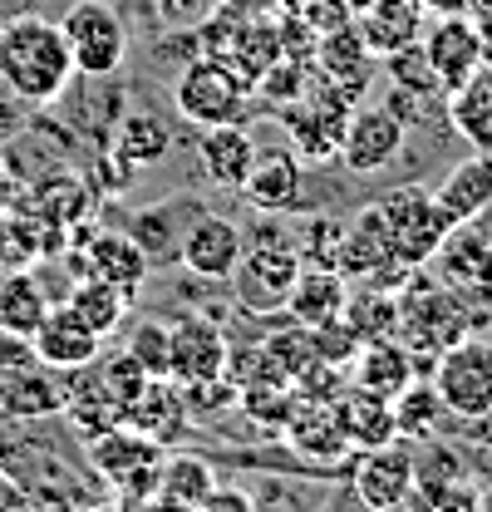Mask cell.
Wrapping results in <instances>:
<instances>
[{
    "instance_id": "cell-23",
    "label": "cell",
    "mask_w": 492,
    "mask_h": 512,
    "mask_svg": "<svg viewBox=\"0 0 492 512\" xmlns=\"http://www.w3.org/2000/svg\"><path fill=\"white\" fill-rule=\"evenodd\" d=\"M355 25H360V35H365L369 55L384 60V55H394V50L419 45V35H424V10H419V0H369L365 10L355 15Z\"/></svg>"
},
{
    "instance_id": "cell-44",
    "label": "cell",
    "mask_w": 492,
    "mask_h": 512,
    "mask_svg": "<svg viewBox=\"0 0 492 512\" xmlns=\"http://www.w3.org/2000/svg\"><path fill=\"white\" fill-rule=\"evenodd\" d=\"M468 25L478 30V40L488 45L492 55V0H468Z\"/></svg>"
},
{
    "instance_id": "cell-28",
    "label": "cell",
    "mask_w": 492,
    "mask_h": 512,
    "mask_svg": "<svg viewBox=\"0 0 492 512\" xmlns=\"http://www.w3.org/2000/svg\"><path fill=\"white\" fill-rule=\"evenodd\" d=\"M15 207L35 212L40 222L60 227L64 237H69V227H79V222H89V217H94V192L84 188L79 178H69V173H50L45 183H35L30 192H20V202H15Z\"/></svg>"
},
{
    "instance_id": "cell-21",
    "label": "cell",
    "mask_w": 492,
    "mask_h": 512,
    "mask_svg": "<svg viewBox=\"0 0 492 512\" xmlns=\"http://www.w3.org/2000/svg\"><path fill=\"white\" fill-rule=\"evenodd\" d=\"M256 153H261V143H256L242 124L202 128V143H197L202 173L227 192H242V183L251 178V168H256Z\"/></svg>"
},
{
    "instance_id": "cell-7",
    "label": "cell",
    "mask_w": 492,
    "mask_h": 512,
    "mask_svg": "<svg viewBox=\"0 0 492 512\" xmlns=\"http://www.w3.org/2000/svg\"><path fill=\"white\" fill-rule=\"evenodd\" d=\"M64 45L74 55V74L84 79H109L123 69L128 55V30L109 0H74L60 20Z\"/></svg>"
},
{
    "instance_id": "cell-35",
    "label": "cell",
    "mask_w": 492,
    "mask_h": 512,
    "mask_svg": "<svg viewBox=\"0 0 492 512\" xmlns=\"http://www.w3.org/2000/svg\"><path fill=\"white\" fill-rule=\"evenodd\" d=\"M340 320L355 330L360 345H369V340H389V335H399V291H389V286L350 291L345 316Z\"/></svg>"
},
{
    "instance_id": "cell-33",
    "label": "cell",
    "mask_w": 492,
    "mask_h": 512,
    "mask_svg": "<svg viewBox=\"0 0 492 512\" xmlns=\"http://www.w3.org/2000/svg\"><path fill=\"white\" fill-rule=\"evenodd\" d=\"M448 124L473 148H492V64L468 74L458 89H448Z\"/></svg>"
},
{
    "instance_id": "cell-1",
    "label": "cell",
    "mask_w": 492,
    "mask_h": 512,
    "mask_svg": "<svg viewBox=\"0 0 492 512\" xmlns=\"http://www.w3.org/2000/svg\"><path fill=\"white\" fill-rule=\"evenodd\" d=\"M74 84V55L60 20L10 15L0 20V89L20 104H55Z\"/></svg>"
},
{
    "instance_id": "cell-39",
    "label": "cell",
    "mask_w": 492,
    "mask_h": 512,
    "mask_svg": "<svg viewBox=\"0 0 492 512\" xmlns=\"http://www.w3.org/2000/svg\"><path fill=\"white\" fill-rule=\"evenodd\" d=\"M123 350H128L153 380H173V325H168V320L143 316L133 330H128Z\"/></svg>"
},
{
    "instance_id": "cell-22",
    "label": "cell",
    "mask_w": 492,
    "mask_h": 512,
    "mask_svg": "<svg viewBox=\"0 0 492 512\" xmlns=\"http://www.w3.org/2000/svg\"><path fill=\"white\" fill-rule=\"evenodd\" d=\"M414 498L424 508H483V493L468 488L458 453L443 444H433L424 458L414 453Z\"/></svg>"
},
{
    "instance_id": "cell-50",
    "label": "cell",
    "mask_w": 492,
    "mask_h": 512,
    "mask_svg": "<svg viewBox=\"0 0 492 512\" xmlns=\"http://www.w3.org/2000/svg\"><path fill=\"white\" fill-rule=\"evenodd\" d=\"M488 458H492V434H488Z\"/></svg>"
},
{
    "instance_id": "cell-11",
    "label": "cell",
    "mask_w": 492,
    "mask_h": 512,
    "mask_svg": "<svg viewBox=\"0 0 492 512\" xmlns=\"http://www.w3.org/2000/svg\"><path fill=\"white\" fill-rule=\"evenodd\" d=\"M242 252H246V232L232 222V217H212V212H202V217L183 232V242H178L183 271L197 276V281H212V286L232 281Z\"/></svg>"
},
{
    "instance_id": "cell-17",
    "label": "cell",
    "mask_w": 492,
    "mask_h": 512,
    "mask_svg": "<svg viewBox=\"0 0 492 512\" xmlns=\"http://www.w3.org/2000/svg\"><path fill=\"white\" fill-rule=\"evenodd\" d=\"M429 266H438V281L458 296H492V242L473 232V222L453 227Z\"/></svg>"
},
{
    "instance_id": "cell-5",
    "label": "cell",
    "mask_w": 492,
    "mask_h": 512,
    "mask_svg": "<svg viewBox=\"0 0 492 512\" xmlns=\"http://www.w3.org/2000/svg\"><path fill=\"white\" fill-rule=\"evenodd\" d=\"M301 252L296 242H286L281 232H261L251 247L242 252L237 271H232V296L237 306L251 311V316H276L286 311L296 281H301Z\"/></svg>"
},
{
    "instance_id": "cell-43",
    "label": "cell",
    "mask_w": 492,
    "mask_h": 512,
    "mask_svg": "<svg viewBox=\"0 0 492 512\" xmlns=\"http://www.w3.org/2000/svg\"><path fill=\"white\" fill-rule=\"evenodd\" d=\"M251 508H256V493H242V488H222V483H217L202 512H251Z\"/></svg>"
},
{
    "instance_id": "cell-8",
    "label": "cell",
    "mask_w": 492,
    "mask_h": 512,
    "mask_svg": "<svg viewBox=\"0 0 492 512\" xmlns=\"http://www.w3.org/2000/svg\"><path fill=\"white\" fill-rule=\"evenodd\" d=\"M433 389L443 394V409L468 419V424H488L492 419V345L468 335L458 345H448L433 360Z\"/></svg>"
},
{
    "instance_id": "cell-6",
    "label": "cell",
    "mask_w": 492,
    "mask_h": 512,
    "mask_svg": "<svg viewBox=\"0 0 492 512\" xmlns=\"http://www.w3.org/2000/svg\"><path fill=\"white\" fill-rule=\"evenodd\" d=\"M374 212H379V222H384V232H389V247L394 256L404 261V266H429L433 252L443 247V237L458 227L443 207H438V197L429 188H419V183H404V188H389L379 202H374Z\"/></svg>"
},
{
    "instance_id": "cell-30",
    "label": "cell",
    "mask_w": 492,
    "mask_h": 512,
    "mask_svg": "<svg viewBox=\"0 0 492 512\" xmlns=\"http://www.w3.org/2000/svg\"><path fill=\"white\" fill-rule=\"evenodd\" d=\"M315 64H320V74H330L335 84H345V89L360 99V94H365L369 69H374V55H369L360 25L350 20V25H340V30H325V35L315 40Z\"/></svg>"
},
{
    "instance_id": "cell-49",
    "label": "cell",
    "mask_w": 492,
    "mask_h": 512,
    "mask_svg": "<svg viewBox=\"0 0 492 512\" xmlns=\"http://www.w3.org/2000/svg\"><path fill=\"white\" fill-rule=\"evenodd\" d=\"M281 5H286V10H291V15H296V10H301V5H306V0H281Z\"/></svg>"
},
{
    "instance_id": "cell-15",
    "label": "cell",
    "mask_w": 492,
    "mask_h": 512,
    "mask_svg": "<svg viewBox=\"0 0 492 512\" xmlns=\"http://www.w3.org/2000/svg\"><path fill=\"white\" fill-rule=\"evenodd\" d=\"M227 360H232V345H227V330L212 316H183L173 320V380L192 384V380H212V375H227Z\"/></svg>"
},
{
    "instance_id": "cell-34",
    "label": "cell",
    "mask_w": 492,
    "mask_h": 512,
    "mask_svg": "<svg viewBox=\"0 0 492 512\" xmlns=\"http://www.w3.org/2000/svg\"><path fill=\"white\" fill-rule=\"evenodd\" d=\"M389 404H394V434L409 439V444H433V434H438V424L448 414L433 380H409Z\"/></svg>"
},
{
    "instance_id": "cell-14",
    "label": "cell",
    "mask_w": 492,
    "mask_h": 512,
    "mask_svg": "<svg viewBox=\"0 0 492 512\" xmlns=\"http://www.w3.org/2000/svg\"><path fill=\"white\" fill-rule=\"evenodd\" d=\"M419 45H424V55H429L443 94L458 89L468 74H478V69L488 64V45L478 40V30L468 25V15H438L429 30H424Z\"/></svg>"
},
{
    "instance_id": "cell-46",
    "label": "cell",
    "mask_w": 492,
    "mask_h": 512,
    "mask_svg": "<svg viewBox=\"0 0 492 512\" xmlns=\"http://www.w3.org/2000/svg\"><path fill=\"white\" fill-rule=\"evenodd\" d=\"M419 10L438 20V15H468V0H419Z\"/></svg>"
},
{
    "instance_id": "cell-20",
    "label": "cell",
    "mask_w": 492,
    "mask_h": 512,
    "mask_svg": "<svg viewBox=\"0 0 492 512\" xmlns=\"http://www.w3.org/2000/svg\"><path fill=\"white\" fill-rule=\"evenodd\" d=\"M64 394H69V375L30 360L25 370H15L0 384V414H10V419H55V414H64Z\"/></svg>"
},
{
    "instance_id": "cell-47",
    "label": "cell",
    "mask_w": 492,
    "mask_h": 512,
    "mask_svg": "<svg viewBox=\"0 0 492 512\" xmlns=\"http://www.w3.org/2000/svg\"><path fill=\"white\" fill-rule=\"evenodd\" d=\"M163 10H168V15H197V10H202V0H163Z\"/></svg>"
},
{
    "instance_id": "cell-10",
    "label": "cell",
    "mask_w": 492,
    "mask_h": 512,
    "mask_svg": "<svg viewBox=\"0 0 492 512\" xmlns=\"http://www.w3.org/2000/svg\"><path fill=\"white\" fill-rule=\"evenodd\" d=\"M404 138H409V128L389 104L384 109H360L355 104V114L345 119V138H340V163L360 178L384 173L404 153Z\"/></svg>"
},
{
    "instance_id": "cell-40",
    "label": "cell",
    "mask_w": 492,
    "mask_h": 512,
    "mask_svg": "<svg viewBox=\"0 0 492 512\" xmlns=\"http://www.w3.org/2000/svg\"><path fill=\"white\" fill-rule=\"evenodd\" d=\"M384 69H389V79L399 84V94H419V99L443 94V84H438V74H433V64H429V55H424V45H409V50H394V55H384Z\"/></svg>"
},
{
    "instance_id": "cell-13",
    "label": "cell",
    "mask_w": 492,
    "mask_h": 512,
    "mask_svg": "<svg viewBox=\"0 0 492 512\" xmlns=\"http://www.w3.org/2000/svg\"><path fill=\"white\" fill-rule=\"evenodd\" d=\"M30 345H35V360L40 365H50V370H84V365H94L99 360V350H104V335L94 330V325H84V316L60 301V306H50V316L40 320V330L30 335Z\"/></svg>"
},
{
    "instance_id": "cell-26",
    "label": "cell",
    "mask_w": 492,
    "mask_h": 512,
    "mask_svg": "<svg viewBox=\"0 0 492 512\" xmlns=\"http://www.w3.org/2000/svg\"><path fill=\"white\" fill-rule=\"evenodd\" d=\"M433 197H438V207H443L458 227H463V222H478L492 207V148H478L473 158H463V163L433 188Z\"/></svg>"
},
{
    "instance_id": "cell-24",
    "label": "cell",
    "mask_w": 492,
    "mask_h": 512,
    "mask_svg": "<svg viewBox=\"0 0 492 512\" xmlns=\"http://www.w3.org/2000/svg\"><path fill=\"white\" fill-rule=\"evenodd\" d=\"M345 301H350V276L340 266H301V281L286 301V316L320 330V325L345 316Z\"/></svg>"
},
{
    "instance_id": "cell-31",
    "label": "cell",
    "mask_w": 492,
    "mask_h": 512,
    "mask_svg": "<svg viewBox=\"0 0 492 512\" xmlns=\"http://www.w3.org/2000/svg\"><path fill=\"white\" fill-rule=\"evenodd\" d=\"M350 370H355V384H365V389L384 394V399H394V394H399L409 380H419L414 350H409L399 335L360 345V355H355V365H350Z\"/></svg>"
},
{
    "instance_id": "cell-37",
    "label": "cell",
    "mask_w": 492,
    "mask_h": 512,
    "mask_svg": "<svg viewBox=\"0 0 492 512\" xmlns=\"http://www.w3.org/2000/svg\"><path fill=\"white\" fill-rule=\"evenodd\" d=\"M261 360H266L276 375H286V380L296 384L310 365L320 360L315 330H310V325H301V320H291L286 330H276V335H266V340H261Z\"/></svg>"
},
{
    "instance_id": "cell-38",
    "label": "cell",
    "mask_w": 492,
    "mask_h": 512,
    "mask_svg": "<svg viewBox=\"0 0 492 512\" xmlns=\"http://www.w3.org/2000/svg\"><path fill=\"white\" fill-rule=\"evenodd\" d=\"M114 148H119L128 163H163L168 153H173V128H168V119H158V114H128L119 124V133H114Z\"/></svg>"
},
{
    "instance_id": "cell-25",
    "label": "cell",
    "mask_w": 492,
    "mask_h": 512,
    "mask_svg": "<svg viewBox=\"0 0 492 512\" xmlns=\"http://www.w3.org/2000/svg\"><path fill=\"white\" fill-rule=\"evenodd\" d=\"M123 424H133L138 434H148L153 444L173 448L187 434V404H183V389L178 380H148L143 394L128 404Z\"/></svg>"
},
{
    "instance_id": "cell-51",
    "label": "cell",
    "mask_w": 492,
    "mask_h": 512,
    "mask_svg": "<svg viewBox=\"0 0 492 512\" xmlns=\"http://www.w3.org/2000/svg\"><path fill=\"white\" fill-rule=\"evenodd\" d=\"M488 64H492V55H488Z\"/></svg>"
},
{
    "instance_id": "cell-16",
    "label": "cell",
    "mask_w": 492,
    "mask_h": 512,
    "mask_svg": "<svg viewBox=\"0 0 492 512\" xmlns=\"http://www.w3.org/2000/svg\"><path fill=\"white\" fill-rule=\"evenodd\" d=\"M286 444L296 448L306 463L315 468H335V463H345L355 448L345 439V429H340V414H335V404L330 399H301L296 394V409H291V419H286Z\"/></svg>"
},
{
    "instance_id": "cell-27",
    "label": "cell",
    "mask_w": 492,
    "mask_h": 512,
    "mask_svg": "<svg viewBox=\"0 0 492 512\" xmlns=\"http://www.w3.org/2000/svg\"><path fill=\"white\" fill-rule=\"evenodd\" d=\"M335 414H340V429H345V439H350L355 453L399 439V434H394V404H389L384 394L365 389V384L340 389V394H335Z\"/></svg>"
},
{
    "instance_id": "cell-36",
    "label": "cell",
    "mask_w": 492,
    "mask_h": 512,
    "mask_svg": "<svg viewBox=\"0 0 492 512\" xmlns=\"http://www.w3.org/2000/svg\"><path fill=\"white\" fill-rule=\"evenodd\" d=\"M64 301L84 316V325H94L104 340L119 330L123 316H128V306H133L119 286H109V281H99V276H74V286H69Z\"/></svg>"
},
{
    "instance_id": "cell-12",
    "label": "cell",
    "mask_w": 492,
    "mask_h": 512,
    "mask_svg": "<svg viewBox=\"0 0 492 512\" xmlns=\"http://www.w3.org/2000/svg\"><path fill=\"white\" fill-rule=\"evenodd\" d=\"M69 266H74L79 276H99V281L119 286L128 301H138V296H143V281H148V252L138 247V237L104 232V227H94V237L74 252Z\"/></svg>"
},
{
    "instance_id": "cell-29",
    "label": "cell",
    "mask_w": 492,
    "mask_h": 512,
    "mask_svg": "<svg viewBox=\"0 0 492 512\" xmlns=\"http://www.w3.org/2000/svg\"><path fill=\"white\" fill-rule=\"evenodd\" d=\"M217 488V468L197 453H163V478H158V498L153 508H183V512H202L207 498Z\"/></svg>"
},
{
    "instance_id": "cell-3",
    "label": "cell",
    "mask_w": 492,
    "mask_h": 512,
    "mask_svg": "<svg viewBox=\"0 0 492 512\" xmlns=\"http://www.w3.org/2000/svg\"><path fill=\"white\" fill-rule=\"evenodd\" d=\"M468 335H473V316H468L463 296L448 291L443 281H429V276L414 271L399 291V340L414 355L438 360L448 345H458Z\"/></svg>"
},
{
    "instance_id": "cell-48",
    "label": "cell",
    "mask_w": 492,
    "mask_h": 512,
    "mask_svg": "<svg viewBox=\"0 0 492 512\" xmlns=\"http://www.w3.org/2000/svg\"><path fill=\"white\" fill-rule=\"evenodd\" d=\"M20 498H25V493H20V488H15V478L0 468V503H20Z\"/></svg>"
},
{
    "instance_id": "cell-32",
    "label": "cell",
    "mask_w": 492,
    "mask_h": 512,
    "mask_svg": "<svg viewBox=\"0 0 492 512\" xmlns=\"http://www.w3.org/2000/svg\"><path fill=\"white\" fill-rule=\"evenodd\" d=\"M50 291L35 281V266H20V271H0V330L10 335H35L40 320L50 316Z\"/></svg>"
},
{
    "instance_id": "cell-9",
    "label": "cell",
    "mask_w": 492,
    "mask_h": 512,
    "mask_svg": "<svg viewBox=\"0 0 492 512\" xmlns=\"http://www.w3.org/2000/svg\"><path fill=\"white\" fill-rule=\"evenodd\" d=\"M350 483H355V498L374 512L414 503V444L409 439H389L379 448H360Z\"/></svg>"
},
{
    "instance_id": "cell-19",
    "label": "cell",
    "mask_w": 492,
    "mask_h": 512,
    "mask_svg": "<svg viewBox=\"0 0 492 512\" xmlns=\"http://www.w3.org/2000/svg\"><path fill=\"white\" fill-rule=\"evenodd\" d=\"M64 419L79 429V439H99L104 429H119L123 424V399L114 394V384L104 380L99 365H84V370H69V394H64Z\"/></svg>"
},
{
    "instance_id": "cell-41",
    "label": "cell",
    "mask_w": 492,
    "mask_h": 512,
    "mask_svg": "<svg viewBox=\"0 0 492 512\" xmlns=\"http://www.w3.org/2000/svg\"><path fill=\"white\" fill-rule=\"evenodd\" d=\"M340 237H345V227L335 217H310L306 227H301L296 252H301L306 266H335L340 261Z\"/></svg>"
},
{
    "instance_id": "cell-4",
    "label": "cell",
    "mask_w": 492,
    "mask_h": 512,
    "mask_svg": "<svg viewBox=\"0 0 492 512\" xmlns=\"http://www.w3.org/2000/svg\"><path fill=\"white\" fill-rule=\"evenodd\" d=\"M246 99H251V79L222 55H197L173 74V104L192 128L242 124Z\"/></svg>"
},
{
    "instance_id": "cell-42",
    "label": "cell",
    "mask_w": 492,
    "mask_h": 512,
    "mask_svg": "<svg viewBox=\"0 0 492 512\" xmlns=\"http://www.w3.org/2000/svg\"><path fill=\"white\" fill-rule=\"evenodd\" d=\"M35 360V345L25 340V335H10V330H0V384L10 380L15 370H25Z\"/></svg>"
},
{
    "instance_id": "cell-45",
    "label": "cell",
    "mask_w": 492,
    "mask_h": 512,
    "mask_svg": "<svg viewBox=\"0 0 492 512\" xmlns=\"http://www.w3.org/2000/svg\"><path fill=\"white\" fill-rule=\"evenodd\" d=\"M15 202H20V178H15V173H10V163L0 158V212H10Z\"/></svg>"
},
{
    "instance_id": "cell-18",
    "label": "cell",
    "mask_w": 492,
    "mask_h": 512,
    "mask_svg": "<svg viewBox=\"0 0 492 512\" xmlns=\"http://www.w3.org/2000/svg\"><path fill=\"white\" fill-rule=\"evenodd\" d=\"M242 197L256 212H301V202H306V173H301L296 148H261L251 178L242 183Z\"/></svg>"
},
{
    "instance_id": "cell-2",
    "label": "cell",
    "mask_w": 492,
    "mask_h": 512,
    "mask_svg": "<svg viewBox=\"0 0 492 512\" xmlns=\"http://www.w3.org/2000/svg\"><path fill=\"white\" fill-rule=\"evenodd\" d=\"M163 453L148 434H138L133 424L104 429L99 439H89V468L104 488H114L123 508H153L158 498V478H163Z\"/></svg>"
}]
</instances>
